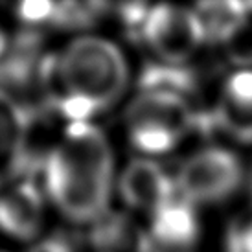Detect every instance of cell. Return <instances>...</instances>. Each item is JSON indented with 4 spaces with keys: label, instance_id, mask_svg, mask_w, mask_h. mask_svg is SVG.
<instances>
[{
    "label": "cell",
    "instance_id": "obj_1",
    "mask_svg": "<svg viewBox=\"0 0 252 252\" xmlns=\"http://www.w3.org/2000/svg\"><path fill=\"white\" fill-rule=\"evenodd\" d=\"M39 87L50 107L66 124L92 122L124 98L131 70L116 42L79 35L63 50L42 56Z\"/></svg>",
    "mask_w": 252,
    "mask_h": 252
},
{
    "label": "cell",
    "instance_id": "obj_2",
    "mask_svg": "<svg viewBox=\"0 0 252 252\" xmlns=\"http://www.w3.org/2000/svg\"><path fill=\"white\" fill-rule=\"evenodd\" d=\"M42 191L61 216L92 224L111 210L116 160L107 134L94 122L66 124L41 164Z\"/></svg>",
    "mask_w": 252,
    "mask_h": 252
},
{
    "label": "cell",
    "instance_id": "obj_3",
    "mask_svg": "<svg viewBox=\"0 0 252 252\" xmlns=\"http://www.w3.org/2000/svg\"><path fill=\"white\" fill-rule=\"evenodd\" d=\"M201 120L191 99L166 91H138L124 112L127 140L147 158L173 151Z\"/></svg>",
    "mask_w": 252,
    "mask_h": 252
},
{
    "label": "cell",
    "instance_id": "obj_4",
    "mask_svg": "<svg viewBox=\"0 0 252 252\" xmlns=\"http://www.w3.org/2000/svg\"><path fill=\"white\" fill-rule=\"evenodd\" d=\"M245 181L238 155L226 147H204L191 153L175 173L177 193L193 206L219 204L230 199Z\"/></svg>",
    "mask_w": 252,
    "mask_h": 252
},
{
    "label": "cell",
    "instance_id": "obj_5",
    "mask_svg": "<svg viewBox=\"0 0 252 252\" xmlns=\"http://www.w3.org/2000/svg\"><path fill=\"white\" fill-rule=\"evenodd\" d=\"M140 41L153 52L157 61L186 64L201 50L206 39L195 9L158 4L147 11Z\"/></svg>",
    "mask_w": 252,
    "mask_h": 252
},
{
    "label": "cell",
    "instance_id": "obj_6",
    "mask_svg": "<svg viewBox=\"0 0 252 252\" xmlns=\"http://www.w3.org/2000/svg\"><path fill=\"white\" fill-rule=\"evenodd\" d=\"M116 189L126 206L147 216L179 195L175 177L169 175L162 164L147 157L129 160L116 179Z\"/></svg>",
    "mask_w": 252,
    "mask_h": 252
},
{
    "label": "cell",
    "instance_id": "obj_7",
    "mask_svg": "<svg viewBox=\"0 0 252 252\" xmlns=\"http://www.w3.org/2000/svg\"><path fill=\"white\" fill-rule=\"evenodd\" d=\"M46 195L35 181H15L0 188V234L19 241L39 239L44 226Z\"/></svg>",
    "mask_w": 252,
    "mask_h": 252
},
{
    "label": "cell",
    "instance_id": "obj_8",
    "mask_svg": "<svg viewBox=\"0 0 252 252\" xmlns=\"http://www.w3.org/2000/svg\"><path fill=\"white\" fill-rule=\"evenodd\" d=\"M147 252H191L201 236V223L193 204L181 195L149 216Z\"/></svg>",
    "mask_w": 252,
    "mask_h": 252
},
{
    "label": "cell",
    "instance_id": "obj_9",
    "mask_svg": "<svg viewBox=\"0 0 252 252\" xmlns=\"http://www.w3.org/2000/svg\"><path fill=\"white\" fill-rule=\"evenodd\" d=\"M212 124L234 142L252 146V70H236L224 79Z\"/></svg>",
    "mask_w": 252,
    "mask_h": 252
},
{
    "label": "cell",
    "instance_id": "obj_10",
    "mask_svg": "<svg viewBox=\"0 0 252 252\" xmlns=\"http://www.w3.org/2000/svg\"><path fill=\"white\" fill-rule=\"evenodd\" d=\"M96 252H147V234L124 212L109 210L91 224Z\"/></svg>",
    "mask_w": 252,
    "mask_h": 252
},
{
    "label": "cell",
    "instance_id": "obj_11",
    "mask_svg": "<svg viewBox=\"0 0 252 252\" xmlns=\"http://www.w3.org/2000/svg\"><path fill=\"white\" fill-rule=\"evenodd\" d=\"M251 4L241 2H204L195 7L204 39L214 44H221L251 15Z\"/></svg>",
    "mask_w": 252,
    "mask_h": 252
},
{
    "label": "cell",
    "instance_id": "obj_12",
    "mask_svg": "<svg viewBox=\"0 0 252 252\" xmlns=\"http://www.w3.org/2000/svg\"><path fill=\"white\" fill-rule=\"evenodd\" d=\"M228 61L239 66L238 70H252V11L238 28L221 42Z\"/></svg>",
    "mask_w": 252,
    "mask_h": 252
},
{
    "label": "cell",
    "instance_id": "obj_13",
    "mask_svg": "<svg viewBox=\"0 0 252 252\" xmlns=\"http://www.w3.org/2000/svg\"><path fill=\"white\" fill-rule=\"evenodd\" d=\"M228 252H252V217L232 228L228 234Z\"/></svg>",
    "mask_w": 252,
    "mask_h": 252
},
{
    "label": "cell",
    "instance_id": "obj_14",
    "mask_svg": "<svg viewBox=\"0 0 252 252\" xmlns=\"http://www.w3.org/2000/svg\"><path fill=\"white\" fill-rule=\"evenodd\" d=\"M28 252H76L74 243L66 236H44V238L35 239L30 245Z\"/></svg>",
    "mask_w": 252,
    "mask_h": 252
},
{
    "label": "cell",
    "instance_id": "obj_15",
    "mask_svg": "<svg viewBox=\"0 0 252 252\" xmlns=\"http://www.w3.org/2000/svg\"><path fill=\"white\" fill-rule=\"evenodd\" d=\"M9 48H11V41H9V35H7L6 28L2 26L0 22V63L6 59V56L9 54Z\"/></svg>",
    "mask_w": 252,
    "mask_h": 252
},
{
    "label": "cell",
    "instance_id": "obj_16",
    "mask_svg": "<svg viewBox=\"0 0 252 252\" xmlns=\"http://www.w3.org/2000/svg\"><path fill=\"white\" fill-rule=\"evenodd\" d=\"M0 252H7V251H0Z\"/></svg>",
    "mask_w": 252,
    "mask_h": 252
}]
</instances>
